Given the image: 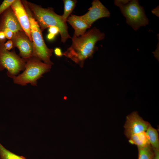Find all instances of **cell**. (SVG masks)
Instances as JSON below:
<instances>
[{
	"mask_svg": "<svg viewBox=\"0 0 159 159\" xmlns=\"http://www.w3.org/2000/svg\"><path fill=\"white\" fill-rule=\"evenodd\" d=\"M25 69L23 72L17 76L12 77L14 82L22 86L30 83L37 86V80L42 75L49 72L52 65L46 64L38 58L32 57L26 59Z\"/></svg>",
	"mask_w": 159,
	"mask_h": 159,
	"instance_id": "5b68a950",
	"label": "cell"
},
{
	"mask_svg": "<svg viewBox=\"0 0 159 159\" xmlns=\"http://www.w3.org/2000/svg\"><path fill=\"white\" fill-rule=\"evenodd\" d=\"M158 8H156L154 9H153V10H152V12L153 13L155 14L156 15H158V14L156 13V11L157 12H158Z\"/></svg>",
	"mask_w": 159,
	"mask_h": 159,
	"instance_id": "d4e9b609",
	"label": "cell"
},
{
	"mask_svg": "<svg viewBox=\"0 0 159 159\" xmlns=\"http://www.w3.org/2000/svg\"><path fill=\"white\" fill-rule=\"evenodd\" d=\"M11 7L16 16L23 30L30 40L32 42L29 20L21 0H15L11 5Z\"/></svg>",
	"mask_w": 159,
	"mask_h": 159,
	"instance_id": "30bf717a",
	"label": "cell"
},
{
	"mask_svg": "<svg viewBox=\"0 0 159 159\" xmlns=\"http://www.w3.org/2000/svg\"><path fill=\"white\" fill-rule=\"evenodd\" d=\"M115 4L118 6L126 19L127 24L135 30L141 26L148 25L149 20L143 7L137 0H115Z\"/></svg>",
	"mask_w": 159,
	"mask_h": 159,
	"instance_id": "8992f818",
	"label": "cell"
},
{
	"mask_svg": "<svg viewBox=\"0 0 159 159\" xmlns=\"http://www.w3.org/2000/svg\"><path fill=\"white\" fill-rule=\"evenodd\" d=\"M146 135L148 141L153 148L159 150V139L158 131L157 129L149 124L146 131Z\"/></svg>",
	"mask_w": 159,
	"mask_h": 159,
	"instance_id": "4fadbf2b",
	"label": "cell"
},
{
	"mask_svg": "<svg viewBox=\"0 0 159 159\" xmlns=\"http://www.w3.org/2000/svg\"><path fill=\"white\" fill-rule=\"evenodd\" d=\"M13 47H17L19 51V56L26 59L33 56L34 46L31 41L24 32L20 31L14 34L11 39Z\"/></svg>",
	"mask_w": 159,
	"mask_h": 159,
	"instance_id": "ba28073f",
	"label": "cell"
},
{
	"mask_svg": "<svg viewBox=\"0 0 159 159\" xmlns=\"http://www.w3.org/2000/svg\"><path fill=\"white\" fill-rule=\"evenodd\" d=\"M149 124L140 117L136 111L128 115L124 126V134L129 143L138 147L150 145L146 135Z\"/></svg>",
	"mask_w": 159,
	"mask_h": 159,
	"instance_id": "3957f363",
	"label": "cell"
},
{
	"mask_svg": "<svg viewBox=\"0 0 159 159\" xmlns=\"http://www.w3.org/2000/svg\"><path fill=\"white\" fill-rule=\"evenodd\" d=\"M2 31L4 32L6 38L10 40L11 39L14 33L11 30L8 28H5L3 29Z\"/></svg>",
	"mask_w": 159,
	"mask_h": 159,
	"instance_id": "ac0fdd59",
	"label": "cell"
},
{
	"mask_svg": "<svg viewBox=\"0 0 159 159\" xmlns=\"http://www.w3.org/2000/svg\"><path fill=\"white\" fill-rule=\"evenodd\" d=\"M6 36L4 32L0 31V41L4 42L6 40Z\"/></svg>",
	"mask_w": 159,
	"mask_h": 159,
	"instance_id": "7402d4cb",
	"label": "cell"
},
{
	"mask_svg": "<svg viewBox=\"0 0 159 159\" xmlns=\"http://www.w3.org/2000/svg\"><path fill=\"white\" fill-rule=\"evenodd\" d=\"M67 21L74 30V36L78 37L84 34L90 27L81 18L80 16L71 14Z\"/></svg>",
	"mask_w": 159,
	"mask_h": 159,
	"instance_id": "7c38bea8",
	"label": "cell"
},
{
	"mask_svg": "<svg viewBox=\"0 0 159 159\" xmlns=\"http://www.w3.org/2000/svg\"><path fill=\"white\" fill-rule=\"evenodd\" d=\"M85 14L80 16L82 19L90 27L96 21L100 18L110 16V13L99 0H94L92 3V6Z\"/></svg>",
	"mask_w": 159,
	"mask_h": 159,
	"instance_id": "9c48e42d",
	"label": "cell"
},
{
	"mask_svg": "<svg viewBox=\"0 0 159 159\" xmlns=\"http://www.w3.org/2000/svg\"><path fill=\"white\" fill-rule=\"evenodd\" d=\"M49 31L50 33L55 36L58 32H59V29L57 27L55 26H51L49 27Z\"/></svg>",
	"mask_w": 159,
	"mask_h": 159,
	"instance_id": "d6986e66",
	"label": "cell"
},
{
	"mask_svg": "<svg viewBox=\"0 0 159 159\" xmlns=\"http://www.w3.org/2000/svg\"><path fill=\"white\" fill-rule=\"evenodd\" d=\"M15 0H4L0 5V15L11 6Z\"/></svg>",
	"mask_w": 159,
	"mask_h": 159,
	"instance_id": "e0dca14e",
	"label": "cell"
},
{
	"mask_svg": "<svg viewBox=\"0 0 159 159\" xmlns=\"http://www.w3.org/2000/svg\"><path fill=\"white\" fill-rule=\"evenodd\" d=\"M64 9L63 14L62 15L64 21L67 22V19L74 9L77 2L75 0H64Z\"/></svg>",
	"mask_w": 159,
	"mask_h": 159,
	"instance_id": "9a60e30c",
	"label": "cell"
},
{
	"mask_svg": "<svg viewBox=\"0 0 159 159\" xmlns=\"http://www.w3.org/2000/svg\"><path fill=\"white\" fill-rule=\"evenodd\" d=\"M55 35L49 33L47 35V39L49 40H52L54 39Z\"/></svg>",
	"mask_w": 159,
	"mask_h": 159,
	"instance_id": "cb8c5ba5",
	"label": "cell"
},
{
	"mask_svg": "<svg viewBox=\"0 0 159 159\" xmlns=\"http://www.w3.org/2000/svg\"><path fill=\"white\" fill-rule=\"evenodd\" d=\"M55 54L58 57H61L62 55V53L60 49L59 48H56L54 50Z\"/></svg>",
	"mask_w": 159,
	"mask_h": 159,
	"instance_id": "44dd1931",
	"label": "cell"
},
{
	"mask_svg": "<svg viewBox=\"0 0 159 159\" xmlns=\"http://www.w3.org/2000/svg\"><path fill=\"white\" fill-rule=\"evenodd\" d=\"M0 159H26L22 156L17 155L7 150L0 143Z\"/></svg>",
	"mask_w": 159,
	"mask_h": 159,
	"instance_id": "2e32d148",
	"label": "cell"
},
{
	"mask_svg": "<svg viewBox=\"0 0 159 159\" xmlns=\"http://www.w3.org/2000/svg\"><path fill=\"white\" fill-rule=\"evenodd\" d=\"M4 44V42L0 41V71L6 69L7 75L11 78L24 70L26 60L17 54L14 50L10 52L6 49Z\"/></svg>",
	"mask_w": 159,
	"mask_h": 159,
	"instance_id": "52a82bcc",
	"label": "cell"
},
{
	"mask_svg": "<svg viewBox=\"0 0 159 159\" xmlns=\"http://www.w3.org/2000/svg\"><path fill=\"white\" fill-rule=\"evenodd\" d=\"M105 37V34L95 27L80 36L73 35L71 46L62 53V55L82 68L85 60L91 57L95 51L96 42L104 39Z\"/></svg>",
	"mask_w": 159,
	"mask_h": 159,
	"instance_id": "6da1fadb",
	"label": "cell"
},
{
	"mask_svg": "<svg viewBox=\"0 0 159 159\" xmlns=\"http://www.w3.org/2000/svg\"><path fill=\"white\" fill-rule=\"evenodd\" d=\"M138 159H153L154 150L150 145L144 147H138Z\"/></svg>",
	"mask_w": 159,
	"mask_h": 159,
	"instance_id": "5bb4252c",
	"label": "cell"
},
{
	"mask_svg": "<svg viewBox=\"0 0 159 159\" xmlns=\"http://www.w3.org/2000/svg\"><path fill=\"white\" fill-rule=\"evenodd\" d=\"M4 45L5 48L8 50L13 47V43L11 40L8 41L6 43L4 44Z\"/></svg>",
	"mask_w": 159,
	"mask_h": 159,
	"instance_id": "ffe728a7",
	"label": "cell"
},
{
	"mask_svg": "<svg viewBox=\"0 0 159 159\" xmlns=\"http://www.w3.org/2000/svg\"><path fill=\"white\" fill-rule=\"evenodd\" d=\"M2 14L0 19V31H2L5 28L11 30L14 34L23 31L11 6Z\"/></svg>",
	"mask_w": 159,
	"mask_h": 159,
	"instance_id": "8fae6325",
	"label": "cell"
},
{
	"mask_svg": "<svg viewBox=\"0 0 159 159\" xmlns=\"http://www.w3.org/2000/svg\"><path fill=\"white\" fill-rule=\"evenodd\" d=\"M27 12L29 20L31 34L34 46L33 57H36L44 63L52 65L53 63L50 59L53 51L52 49L48 48L45 44L42 31L38 23L32 16L25 0H21Z\"/></svg>",
	"mask_w": 159,
	"mask_h": 159,
	"instance_id": "277c9868",
	"label": "cell"
},
{
	"mask_svg": "<svg viewBox=\"0 0 159 159\" xmlns=\"http://www.w3.org/2000/svg\"><path fill=\"white\" fill-rule=\"evenodd\" d=\"M153 149L154 154L153 159H159V150Z\"/></svg>",
	"mask_w": 159,
	"mask_h": 159,
	"instance_id": "603a6c76",
	"label": "cell"
},
{
	"mask_svg": "<svg viewBox=\"0 0 159 159\" xmlns=\"http://www.w3.org/2000/svg\"><path fill=\"white\" fill-rule=\"evenodd\" d=\"M32 15L39 25L41 31L51 26L58 28L61 41L65 43L69 38H71L68 32L67 23L62 15L56 13L51 7L42 8L41 6L25 0Z\"/></svg>",
	"mask_w": 159,
	"mask_h": 159,
	"instance_id": "7a4b0ae2",
	"label": "cell"
}]
</instances>
